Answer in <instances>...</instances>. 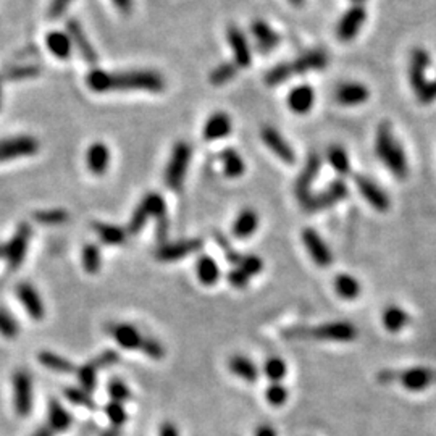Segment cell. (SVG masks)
I'll return each mask as SVG.
<instances>
[{
    "instance_id": "obj_32",
    "label": "cell",
    "mask_w": 436,
    "mask_h": 436,
    "mask_svg": "<svg viewBox=\"0 0 436 436\" xmlns=\"http://www.w3.org/2000/svg\"><path fill=\"white\" fill-rule=\"evenodd\" d=\"M228 367H229V370L234 373V375H238L239 378H241V380L247 381V383H254L258 377L257 367L254 366V362L249 361L247 357L234 356L233 359H229Z\"/></svg>"
},
{
    "instance_id": "obj_57",
    "label": "cell",
    "mask_w": 436,
    "mask_h": 436,
    "mask_svg": "<svg viewBox=\"0 0 436 436\" xmlns=\"http://www.w3.org/2000/svg\"><path fill=\"white\" fill-rule=\"evenodd\" d=\"M113 3H115V7L123 13L131 12V8H133V0H113Z\"/></svg>"
},
{
    "instance_id": "obj_33",
    "label": "cell",
    "mask_w": 436,
    "mask_h": 436,
    "mask_svg": "<svg viewBox=\"0 0 436 436\" xmlns=\"http://www.w3.org/2000/svg\"><path fill=\"white\" fill-rule=\"evenodd\" d=\"M381 320L383 327H385L388 332L397 333L406 327L407 322H409V315H407L404 309L397 307V305H391V307H388L385 312H383Z\"/></svg>"
},
{
    "instance_id": "obj_9",
    "label": "cell",
    "mask_w": 436,
    "mask_h": 436,
    "mask_svg": "<svg viewBox=\"0 0 436 436\" xmlns=\"http://www.w3.org/2000/svg\"><path fill=\"white\" fill-rule=\"evenodd\" d=\"M13 406L20 417H28L32 410V380L25 370L13 373Z\"/></svg>"
},
{
    "instance_id": "obj_2",
    "label": "cell",
    "mask_w": 436,
    "mask_h": 436,
    "mask_svg": "<svg viewBox=\"0 0 436 436\" xmlns=\"http://www.w3.org/2000/svg\"><path fill=\"white\" fill-rule=\"evenodd\" d=\"M286 338L290 339H315V341L349 343L357 338V328L349 322H332L319 327H293L286 330Z\"/></svg>"
},
{
    "instance_id": "obj_40",
    "label": "cell",
    "mask_w": 436,
    "mask_h": 436,
    "mask_svg": "<svg viewBox=\"0 0 436 436\" xmlns=\"http://www.w3.org/2000/svg\"><path fill=\"white\" fill-rule=\"evenodd\" d=\"M286 372H287L286 362L280 357L267 359L265 366H263V373H265V377L272 383H278L280 380H283L286 375Z\"/></svg>"
},
{
    "instance_id": "obj_10",
    "label": "cell",
    "mask_w": 436,
    "mask_h": 436,
    "mask_svg": "<svg viewBox=\"0 0 436 436\" xmlns=\"http://www.w3.org/2000/svg\"><path fill=\"white\" fill-rule=\"evenodd\" d=\"M37 147H39V144L31 136H18L0 141V164L18 159V157L35 154Z\"/></svg>"
},
{
    "instance_id": "obj_41",
    "label": "cell",
    "mask_w": 436,
    "mask_h": 436,
    "mask_svg": "<svg viewBox=\"0 0 436 436\" xmlns=\"http://www.w3.org/2000/svg\"><path fill=\"white\" fill-rule=\"evenodd\" d=\"M83 267L89 275H95L100 270V251L95 244H86L84 246Z\"/></svg>"
},
{
    "instance_id": "obj_23",
    "label": "cell",
    "mask_w": 436,
    "mask_h": 436,
    "mask_svg": "<svg viewBox=\"0 0 436 436\" xmlns=\"http://www.w3.org/2000/svg\"><path fill=\"white\" fill-rule=\"evenodd\" d=\"M337 100L341 105H361L363 102H367L368 97H370V93L366 86L361 83H343L338 86L337 89Z\"/></svg>"
},
{
    "instance_id": "obj_1",
    "label": "cell",
    "mask_w": 436,
    "mask_h": 436,
    "mask_svg": "<svg viewBox=\"0 0 436 436\" xmlns=\"http://www.w3.org/2000/svg\"><path fill=\"white\" fill-rule=\"evenodd\" d=\"M88 86L95 93L110 91H152L159 93L165 88V81L157 71H122L108 73L104 70H93L88 75Z\"/></svg>"
},
{
    "instance_id": "obj_48",
    "label": "cell",
    "mask_w": 436,
    "mask_h": 436,
    "mask_svg": "<svg viewBox=\"0 0 436 436\" xmlns=\"http://www.w3.org/2000/svg\"><path fill=\"white\" fill-rule=\"evenodd\" d=\"M35 218L42 225H61L68 220V214L65 210H44L35 214Z\"/></svg>"
},
{
    "instance_id": "obj_17",
    "label": "cell",
    "mask_w": 436,
    "mask_h": 436,
    "mask_svg": "<svg viewBox=\"0 0 436 436\" xmlns=\"http://www.w3.org/2000/svg\"><path fill=\"white\" fill-rule=\"evenodd\" d=\"M17 296L32 320L44 319V303H42L41 296L36 291L35 286L30 285V283H20V285L17 286Z\"/></svg>"
},
{
    "instance_id": "obj_63",
    "label": "cell",
    "mask_w": 436,
    "mask_h": 436,
    "mask_svg": "<svg viewBox=\"0 0 436 436\" xmlns=\"http://www.w3.org/2000/svg\"><path fill=\"white\" fill-rule=\"evenodd\" d=\"M2 252H3V249H2V247H0V254H2Z\"/></svg>"
},
{
    "instance_id": "obj_52",
    "label": "cell",
    "mask_w": 436,
    "mask_h": 436,
    "mask_svg": "<svg viewBox=\"0 0 436 436\" xmlns=\"http://www.w3.org/2000/svg\"><path fill=\"white\" fill-rule=\"evenodd\" d=\"M118 361H120L118 352H115V351H112V349H108V351L100 352L99 356L94 359L93 363H94L95 367H97V370H99V368H108V367H112V366H115V363H117Z\"/></svg>"
},
{
    "instance_id": "obj_35",
    "label": "cell",
    "mask_w": 436,
    "mask_h": 436,
    "mask_svg": "<svg viewBox=\"0 0 436 436\" xmlns=\"http://www.w3.org/2000/svg\"><path fill=\"white\" fill-rule=\"evenodd\" d=\"M37 361L49 370L59 372V373H71L75 372V366L70 361H66L65 357L59 356V354L50 352V351H42L37 354Z\"/></svg>"
},
{
    "instance_id": "obj_19",
    "label": "cell",
    "mask_w": 436,
    "mask_h": 436,
    "mask_svg": "<svg viewBox=\"0 0 436 436\" xmlns=\"http://www.w3.org/2000/svg\"><path fill=\"white\" fill-rule=\"evenodd\" d=\"M202 247V241L200 239H184V241H178L173 244H165L157 251V258L162 262H173L180 260V258L188 257L189 254L198 252Z\"/></svg>"
},
{
    "instance_id": "obj_36",
    "label": "cell",
    "mask_w": 436,
    "mask_h": 436,
    "mask_svg": "<svg viewBox=\"0 0 436 436\" xmlns=\"http://www.w3.org/2000/svg\"><path fill=\"white\" fill-rule=\"evenodd\" d=\"M327 159L332 165V169L337 171L338 175L346 176L351 173V160H349L348 152L339 146H332L327 152Z\"/></svg>"
},
{
    "instance_id": "obj_54",
    "label": "cell",
    "mask_w": 436,
    "mask_h": 436,
    "mask_svg": "<svg viewBox=\"0 0 436 436\" xmlns=\"http://www.w3.org/2000/svg\"><path fill=\"white\" fill-rule=\"evenodd\" d=\"M249 278H251V276L246 275V273H244L241 268H234V270H231V272L228 273V281L231 283L234 287H239V290H241V287L247 286Z\"/></svg>"
},
{
    "instance_id": "obj_27",
    "label": "cell",
    "mask_w": 436,
    "mask_h": 436,
    "mask_svg": "<svg viewBox=\"0 0 436 436\" xmlns=\"http://www.w3.org/2000/svg\"><path fill=\"white\" fill-rule=\"evenodd\" d=\"M73 424V415L65 409L57 399L49 401V409H47V425L50 426L52 431H66Z\"/></svg>"
},
{
    "instance_id": "obj_15",
    "label": "cell",
    "mask_w": 436,
    "mask_h": 436,
    "mask_svg": "<svg viewBox=\"0 0 436 436\" xmlns=\"http://www.w3.org/2000/svg\"><path fill=\"white\" fill-rule=\"evenodd\" d=\"M320 165H322V160H320V157L317 154L309 155V159H307V162H305L303 171H301L298 180H296L294 191H296V196H298V199L301 200V202H304V200L307 199L310 194H312L310 193V189H312L314 181L317 180Z\"/></svg>"
},
{
    "instance_id": "obj_56",
    "label": "cell",
    "mask_w": 436,
    "mask_h": 436,
    "mask_svg": "<svg viewBox=\"0 0 436 436\" xmlns=\"http://www.w3.org/2000/svg\"><path fill=\"white\" fill-rule=\"evenodd\" d=\"M160 436H178V430H176L173 424L167 421V424L160 426Z\"/></svg>"
},
{
    "instance_id": "obj_46",
    "label": "cell",
    "mask_w": 436,
    "mask_h": 436,
    "mask_svg": "<svg viewBox=\"0 0 436 436\" xmlns=\"http://www.w3.org/2000/svg\"><path fill=\"white\" fill-rule=\"evenodd\" d=\"M105 414H107L112 426H117V428H120V426H122L128 419V414H126V410H124V407L122 406V402L110 401L108 404L105 406Z\"/></svg>"
},
{
    "instance_id": "obj_7",
    "label": "cell",
    "mask_w": 436,
    "mask_h": 436,
    "mask_svg": "<svg viewBox=\"0 0 436 436\" xmlns=\"http://www.w3.org/2000/svg\"><path fill=\"white\" fill-rule=\"evenodd\" d=\"M31 239V228L30 225L23 223L18 227L15 236H13L6 247H3V257L7 260L8 270H17L21 267L23 260H25L28 246H30Z\"/></svg>"
},
{
    "instance_id": "obj_22",
    "label": "cell",
    "mask_w": 436,
    "mask_h": 436,
    "mask_svg": "<svg viewBox=\"0 0 436 436\" xmlns=\"http://www.w3.org/2000/svg\"><path fill=\"white\" fill-rule=\"evenodd\" d=\"M233 123L231 118L228 117L225 112H217L214 115H210L207 118V122L204 124L202 134L205 141H217V139L227 138L229 133H231Z\"/></svg>"
},
{
    "instance_id": "obj_12",
    "label": "cell",
    "mask_w": 436,
    "mask_h": 436,
    "mask_svg": "<svg viewBox=\"0 0 436 436\" xmlns=\"http://www.w3.org/2000/svg\"><path fill=\"white\" fill-rule=\"evenodd\" d=\"M262 141L265 142V146L275 154L281 162H285L287 165H293L296 162L294 149L291 147V144L281 136V133L278 129L272 126H265L262 129Z\"/></svg>"
},
{
    "instance_id": "obj_45",
    "label": "cell",
    "mask_w": 436,
    "mask_h": 436,
    "mask_svg": "<svg viewBox=\"0 0 436 436\" xmlns=\"http://www.w3.org/2000/svg\"><path fill=\"white\" fill-rule=\"evenodd\" d=\"M293 76V70H291V64H280L275 68H272L265 75V83L268 86H278Z\"/></svg>"
},
{
    "instance_id": "obj_59",
    "label": "cell",
    "mask_w": 436,
    "mask_h": 436,
    "mask_svg": "<svg viewBox=\"0 0 436 436\" xmlns=\"http://www.w3.org/2000/svg\"><path fill=\"white\" fill-rule=\"evenodd\" d=\"M32 436H54V431H52L49 425H44V426H39V428L32 433Z\"/></svg>"
},
{
    "instance_id": "obj_13",
    "label": "cell",
    "mask_w": 436,
    "mask_h": 436,
    "mask_svg": "<svg viewBox=\"0 0 436 436\" xmlns=\"http://www.w3.org/2000/svg\"><path fill=\"white\" fill-rule=\"evenodd\" d=\"M356 186H357L359 193L363 196V199H366L373 209H377L378 212H386V210L390 209L391 202L385 191H383L378 184L373 183L372 180H368L367 176L357 175Z\"/></svg>"
},
{
    "instance_id": "obj_16",
    "label": "cell",
    "mask_w": 436,
    "mask_h": 436,
    "mask_svg": "<svg viewBox=\"0 0 436 436\" xmlns=\"http://www.w3.org/2000/svg\"><path fill=\"white\" fill-rule=\"evenodd\" d=\"M228 44L231 47L234 55V64L238 68H247L252 64V54L249 42L244 36V32L238 26H229L227 31Z\"/></svg>"
},
{
    "instance_id": "obj_29",
    "label": "cell",
    "mask_w": 436,
    "mask_h": 436,
    "mask_svg": "<svg viewBox=\"0 0 436 436\" xmlns=\"http://www.w3.org/2000/svg\"><path fill=\"white\" fill-rule=\"evenodd\" d=\"M257 227H258V215L254 212L252 209H246L238 215L236 220H234L233 234L238 239H246L251 236L254 231H256Z\"/></svg>"
},
{
    "instance_id": "obj_60",
    "label": "cell",
    "mask_w": 436,
    "mask_h": 436,
    "mask_svg": "<svg viewBox=\"0 0 436 436\" xmlns=\"http://www.w3.org/2000/svg\"><path fill=\"white\" fill-rule=\"evenodd\" d=\"M100 436H120V428H117V426H110V428L105 430Z\"/></svg>"
},
{
    "instance_id": "obj_62",
    "label": "cell",
    "mask_w": 436,
    "mask_h": 436,
    "mask_svg": "<svg viewBox=\"0 0 436 436\" xmlns=\"http://www.w3.org/2000/svg\"><path fill=\"white\" fill-rule=\"evenodd\" d=\"M354 2H356V3H362L363 0H354Z\"/></svg>"
},
{
    "instance_id": "obj_43",
    "label": "cell",
    "mask_w": 436,
    "mask_h": 436,
    "mask_svg": "<svg viewBox=\"0 0 436 436\" xmlns=\"http://www.w3.org/2000/svg\"><path fill=\"white\" fill-rule=\"evenodd\" d=\"M78 380L79 385L84 391H88L89 395L94 391L95 383H97V367L93 362L86 363L78 370Z\"/></svg>"
},
{
    "instance_id": "obj_30",
    "label": "cell",
    "mask_w": 436,
    "mask_h": 436,
    "mask_svg": "<svg viewBox=\"0 0 436 436\" xmlns=\"http://www.w3.org/2000/svg\"><path fill=\"white\" fill-rule=\"evenodd\" d=\"M220 160L223 164V171L227 178H239L246 171V164H244L243 157L234 149H225L220 154Z\"/></svg>"
},
{
    "instance_id": "obj_20",
    "label": "cell",
    "mask_w": 436,
    "mask_h": 436,
    "mask_svg": "<svg viewBox=\"0 0 436 436\" xmlns=\"http://www.w3.org/2000/svg\"><path fill=\"white\" fill-rule=\"evenodd\" d=\"M108 333L123 349H141L144 337L136 327L129 323H115L108 327Z\"/></svg>"
},
{
    "instance_id": "obj_61",
    "label": "cell",
    "mask_w": 436,
    "mask_h": 436,
    "mask_svg": "<svg viewBox=\"0 0 436 436\" xmlns=\"http://www.w3.org/2000/svg\"><path fill=\"white\" fill-rule=\"evenodd\" d=\"M304 0H291V3H294V6H301Z\"/></svg>"
},
{
    "instance_id": "obj_55",
    "label": "cell",
    "mask_w": 436,
    "mask_h": 436,
    "mask_svg": "<svg viewBox=\"0 0 436 436\" xmlns=\"http://www.w3.org/2000/svg\"><path fill=\"white\" fill-rule=\"evenodd\" d=\"M70 2L71 0H52L50 8H49V17L54 18V20L60 18L65 13L66 8H68Z\"/></svg>"
},
{
    "instance_id": "obj_4",
    "label": "cell",
    "mask_w": 436,
    "mask_h": 436,
    "mask_svg": "<svg viewBox=\"0 0 436 436\" xmlns=\"http://www.w3.org/2000/svg\"><path fill=\"white\" fill-rule=\"evenodd\" d=\"M189 160H191L189 144L184 141L176 142V146L173 147V152H171L169 165H167V171H165V183L170 189L180 191L181 188H183L186 171H188V167H189Z\"/></svg>"
},
{
    "instance_id": "obj_21",
    "label": "cell",
    "mask_w": 436,
    "mask_h": 436,
    "mask_svg": "<svg viewBox=\"0 0 436 436\" xmlns=\"http://www.w3.org/2000/svg\"><path fill=\"white\" fill-rule=\"evenodd\" d=\"M314 102L315 91L312 86L309 84L296 86V88L291 89L290 94H287V105H290V108L298 115L309 113L314 107Z\"/></svg>"
},
{
    "instance_id": "obj_53",
    "label": "cell",
    "mask_w": 436,
    "mask_h": 436,
    "mask_svg": "<svg viewBox=\"0 0 436 436\" xmlns=\"http://www.w3.org/2000/svg\"><path fill=\"white\" fill-rule=\"evenodd\" d=\"M420 104H431L436 100V78L433 81H426L424 88L417 93Z\"/></svg>"
},
{
    "instance_id": "obj_49",
    "label": "cell",
    "mask_w": 436,
    "mask_h": 436,
    "mask_svg": "<svg viewBox=\"0 0 436 436\" xmlns=\"http://www.w3.org/2000/svg\"><path fill=\"white\" fill-rule=\"evenodd\" d=\"M108 395L115 402H126L131 399V391L122 380H112L108 383Z\"/></svg>"
},
{
    "instance_id": "obj_11",
    "label": "cell",
    "mask_w": 436,
    "mask_h": 436,
    "mask_svg": "<svg viewBox=\"0 0 436 436\" xmlns=\"http://www.w3.org/2000/svg\"><path fill=\"white\" fill-rule=\"evenodd\" d=\"M367 20V12L362 6H354L344 13L337 26V36L339 41H352L359 35L363 23Z\"/></svg>"
},
{
    "instance_id": "obj_38",
    "label": "cell",
    "mask_w": 436,
    "mask_h": 436,
    "mask_svg": "<svg viewBox=\"0 0 436 436\" xmlns=\"http://www.w3.org/2000/svg\"><path fill=\"white\" fill-rule=\"evenodd\" d=\"M94 229L97 231L99 238L102 239L105 244H123L126 241V231L120 227H115V225H107V223H95Z\"/></svg>"
},
{
    "instance_id": "obj_58",
    "label": "cell",
    "mask_w": 436,
    "mask_h": 436,
    "mask_svg": "<svg viewBox=\"0 0 436 436\" xmlns=\"http://www.w3.org/2000/svg\"><path fill=\"white\" fill-rule=\"evenodd\" d=\"M254 436H276V431L273 430V426L270 425H260L257 426L256 435Z\"/></svg>"
},
{
    "instance_id": "obj_25",
    "label": "cell",
    "mask_w": 436,
    "mask_h": 436,
    "mask_svg": "<svg viewBox=\"0 0 436 436\" xmlns=\"http://www.w3.org/2000/svg\"><path fill=\"white\" fill-rule=\"evenodd\" d=\"M86 164L94 175H104L110 164L108 147L102 142H94L86 152Z\"/></svg>"
},
{
    "instance_id": "obj_34",
    "label": "cell",
    "mask_w": 436,
    "mask_h": 436,
    "mask_svg": "<svg viewBox=\"0 0 436 436\" xmlns=\"http://www.w3.org/2000/svg\"><path fill=\"white\" fill-rule=\"evenodd\" d=\"M196 270H198V278L202 285H214L220 278V267L210 256L199 257Z\"/></svg>"
},
{
    "instance_id": "obj_8",
    "label": "cell",
    "mask_w": 436,
    "mask_h": 436,
    "mask_svg": "<svg viewBox=\"0 0 436 436\" xmlns=\"http://www.w3.org/2000/svg\"><path fill=\"white\" fill-rule=\"evenodd\" d=\"M348 196V186L344 184L343 180L333 181L325 191H320L317 194H310L307 199L304 200L303 205L307 212H319V210L328 209L332 205L341 202V200Z\"/></svg>"
},
{
    "instance_id": "obj_18",
    "label": "cell",
    "mask_w": 436,
    "mask_h": 436,
    "mask_svg": "<svg viewBox=\"0 0 436 436\" xmlns=\"http://www.w3.org/2000/svg\"><path fill=\"white\" fill-rule=\"evenodd\" d=\"M431 65V57L425 49H414L410 54L409 65V81L412 89L417 93L424 88L426 83V68Z\"/></svg>"
},
{
    "instance_id": "obj_50",
    "label": "cell",
    "mask_w": 436,
    "mask_h": 436,
    "mask_svg": "<svg viewBox=\"0 0 436 436\" xmlns=\"http://www.w3.org/2000/svg\"><path fill=\"white\" fill-rule=\"evenodd\" d=\"M238 268H241V270L246 273V275L249 276H254L257 275V273L262 272L263 268V262L260 257L257 256H246V257H241V260H239L238 263Z\"/></svg>"
},
{
    "instance_id": "obj_28",
    "label": "cell",
    "mask_w": 436,
    "mask_h": 436,
    "mask_svg": "<svg viewBox=\"0 0 436 436\" xmlns=\"http://www.w3.org/2000/svg\"><path fill=\"white\" fill-rule=\"evenodd\" d=\"M46 44L47 49H49L52 54H54L57 59L66 60L70 59L71 55V42L68 32H61V31H52L46 37Z\"/></svg>"
},
{
    "instance_id": "obj_51",
    "label": "cell",
    "mask_w": 436,
    "mask_h": 436,
    "mask_svg": "<svg viewBox=\"0 0 436 436\" xmlns=\"http://www.w3.org/2000/svg\"><path fill=\"white\" fill-rule=\"evenodd\" d=\"M141 351L146 354L147 357L155 359V361H159V359H162V357L165 356L164 346H162V344L157 341V339H154V338H144Z\"/></svg>"
},
{
    "instance_id": "obj_24",
    "label": "cell",
    "mask_w": 436,
    "mask_h": 436,
    "mask_svg": "<svg viewBox=\"0 0 436 436\" xmlns=\"http://www.w3.org/2000/svg\"><path fill=\"white\" fill-rule=\"evenodd\" d=\"M327 64L328 55L325 54L323 50H312L301 55L298 60H294L293 64H291V70H293V75H304L309 73V71L323 70Z\"/></svg>"
},
{
    "instance_id": "obj_3",
    "label": "cell",
    "mask_w": 436,
    "mask_h": 436,
    "mask_svg": "<svg viewBox=\"0 0 436 436\" xmlns=\"http://www.w3.org/2000/svg\"><path fill=\"white\" fill-rule=\"evenodd\" d=\"M377 154L380 157L383 164L391 170V173L397 178H406L409 167H407V159L404 149L401 144L396 141L392 134L390 123H381L377 129Z\"/></svg>"
},
{
    "instance_id": "obj_26",
    "label": "cell",
    "mask_w": 436,
    "mask_h": 436,
    "mask_svg": "<svg viewBox=\"0 0 436 436\" xmlns=\"http://www.w3.org/2000/svg\"><path fill=\"white\" fill-rule=\"evenodd\" d=\"M66 30H68V36H70L71 42H73V44L78 47V50L81 52V55L84 57V60L91 65L97 64V54H95L94 47L91 46L88 37H86L84 31L81 30L79 23L68 21V25H66Z\"/></svg>"
},
{
    "instance_id": "obj_44",
    "label": "cell",
    "mask_w": 436,
    "mask_h": 436,
    "mask_svg": "<svg viewBox=\"0 0 436 436\" xmlns=\"http://www.w3.org/2000/svg\"><path fill=\"white\" fill-rule=\"evenodd\" d=\"M18 332L20 328H18L17 320L6 309L0 307V334L7 339H13L18 337Z\"/></svg>"
},
{
    "instance_id": "obj_39",
    "label": "cell",
    "mask_w": 436,
    "mask_h": 436,
    "mask_svg": "<svg viewBox=\"0 0 436 436\" xmlns=\"http://www.w3.org/2000/svg\"><path fill=\"white\" fill-rule=\"evenodd\" d=\"M65 396H66V399L71 402V404L84 407V409H88V410L97 409V406H95L93 396H91L88 391H84L83 388H75V386L66 388Z\"/></svg>"
},
{
    "instance_id": "obj_5",
    "label": "cell",
    "mask_w": 436,
    "mask_h": 436,
    "mask_svg": "<svg viewBox=\"0 0 436 436\" xmlns=\"http://www.w3.org/2000/svg\"><path fill=\"white\" fill-rule=\"evenodd\" d=\"M378 378H380V381L383 383H390L395 380L399 381L401 385L409 391H421L435 380L436 375L431 370H428V368L415 367L404 372H392V370L381 372L380 375H378Z\"/></svg>"
},
{
    "instance_id": "obj_31",
    "label": "cell",
    "mask_w": 436,
    "mask_h": 436,
    "mask_svg": "<svg viewBox=\"0 0 436 436\" xmlns=\"http://www.w3.org/2000/svg\"><path fill=\"white\" fill-rule=\"evenodd\" d=\"M251 31H252L254 37L257 39L258 46H260L263 50L275 49V47L278 46V42H280V36H278L276 32L273 31L272 28L262 20L254 21L252 26H251Z\"/></svg>"
},
{
    "instance_id": "obj_14",
    "label": "cell",
    "mask_w": 436,
    "mask_h": 436,
    "mask_svg": "<svg viewBox=\"0 0 436 436\" xmlns=\"http://www.w3.org/2000/svg\"><path fill=\"white\" fill-rule=\"evenodd\" d=\"M303 243L307 252L310 254V257L314 258V262L317 263L319 267H330L332 265V252L320 234L312 228H305L303 231Z\"/></svg>"
},
{
    "instance_id": "obj_42",
    "label": "cell",
    "mask_w": 436,
    "mask_h": 436,
    "mask_svg": "<svg viewBox=\"0 0 436 436\" xmlns=\"http://www.w3.org/2000/svg\"><path fill=\"white\" fill-rule=\"evenodd\" d=\"M238 73L236 64H222L210 73V83L214 86H223L231 81Z\"/></svg>"
},
{
    "instance_id": "obj_37",
    "label": "cell",
    "mask_w": 436,
    "mask_h": 436,
    "mask_svg": "<svg viewBox=\"0 0 436 436\" xmlns=\"http://www.w3.org/2000/svg\"><path fill=\"white\" fill-rule=\"evenodd\" d=\"M334 291L341 296L343 299H356L359 294H361V285L356 278L351 275H339L334 278Z\"/></svg>"
},
{
    "instance_id": "obj_47",
    "label": "cell",
    "mask_w": 436,
    "mask_h": 436,
    "mask_svg": "<svg viewBox=\"0 0 436 436\" xmlns=\"http://www.w3.org/2000/svg\"><path fill=\"white\" fill-rule=\"evenodd\" d=\"M265 397L268 401V404L273 407H280L287 401V390L286 386L280 385V383H272L270 386L267 388Z\"/></svg>"
},
{
    "instance_id": "obj_6",
    "label": "cell",
    "mask_w": 436,
    "mask_h": 436,
    "mask_svg": "<svg viewBox=\"0 0 436 436\" xmlns=\"http://www.w3.org/2000/svg\"><path fill=\"white\" fill-rule=\"evenodd\" d=\"M165 210H167L165 200L160 194H155V193L147 194L146 198L141 200V204L138 205V209L134 210L131 220H129V227H128L129 233L136 234L141 231L149 217H155L157 220L165 218Z\"/></svg>"
}]
</instances>
